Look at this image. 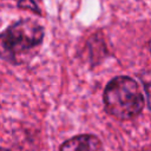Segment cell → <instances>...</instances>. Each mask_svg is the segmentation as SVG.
Returning a JSON list of instances; mask_svg holds the SVG:
<instances>
[{
	"mask_svg": "<svg viewBox=\"0 0 151 151\" xmlns=\"http://www.w3.org/2000/svg\"><path fill=\"white\" fill-rule=\"evenodd\" d=\"M45 28L33 19H20L0 32V59L11 65L28 64L39 52Z\"/></svg>",
	"mask_w": 151,
	"mask_h": 151,
	"instance_id": "1",
	"label": "cell"
},
{
	"mask_svg": "<svg viewBox=\"0 0 151 151\" xmlns=\"http://www.w3.org/2000/svg\"><path fill=\"white\" fill-rule=\"evenodd\" d=\"M103 103L106 113L119 120L138 117L144 109V96L138 83L127 76H118L105 86Z\"/></svg>",
	"mask_w": 151,
	"mask_h": 151,
	"instance_id": "2",
	"label": "cell"
},
{
	"mask_svg": "<svg viewBox=\"0 0 151 151\" xmlns=\"http://www.w3.org/2000/svg\"><path fill=\"white\" fill-rule=\"evenodd\" d=\"M59 151H105L101 140L94 134H78L65 140Z\"/></svg>",
	"mask_w": 151,
	"mask_h": 151,
	"instance_id": "3",
	"label": "cell"
},
{
	"mask_svg": "<svg viewBox=\"0 0 151 151\" xmlns=\"http://www.w3.org/2000/svg\"><path fill=\"white\" fill-rule=\"evenodd\" d=\"M138 79L140 80L144 91H145V96H146V103H147V107L151 111V71H143L138 74Z\"/></svg>",
	"mask_w": 151,
	"mask_h": 151,
	"instance_id": "4",
	"label": "cell"
},
{
	"mask_svg": "<svg viewBox=\"0 0 151 151\" xmlns=\"http://www.w3.org/2000/svg\"><path fill=\"white\" fill-rule=\"evenodd\" d=\"M11 1L15 2L19 8H22V9L29 11V12H33L34 14H38V15L41 14V12L39 9V6L37 5L35 0H11Z\"/></svg>",
	"mask_w": 151,
	"mask_h": 151,
	"instance_id": "5",
	"label": "cell"
},
{
	"mask_svg": "<svg viewBox=\"0 0 151 151\" xmlns=\"http://www.w3.org/2000/svg\"><path fill=\"white\" fill-rule=\"evenodd\" d=\"M0 151H11V150H8V149H5V147H1V146H0Z\"/></svg>",
	"mask_w": 151,
	"mask_h": 151,
	"instance_id": "6",
	"label": "cell"
},
{
	"mask_svg": "<svg viewBox=\"0 0 151 151\" xmlns=\"http://www.w3.org/2000/svg\"><path fill=\"white\" fill-rule=\"evenodd\" d=\"M149 46H150V53H151V41H150V44H149Z\"/></svg>",
	"mask_w": 151,
	"mask_h": 151,
	"instance_id": "7",
	"label": "cell"
},
{
	"mask_svg": "<svg viewBox=\"0 0 151 151\" xmlns=\"http://www.w3.org/2000/svg\"><path fill=\"white\" fill-rule=\"evenodd\" d=\"M143 151H150V150H143Z\"/></svg>",
	"mask_w": 151,
	"mask_h": 151,
	"instance_id": "8",
	"label": "cell"
}]
</instances>
